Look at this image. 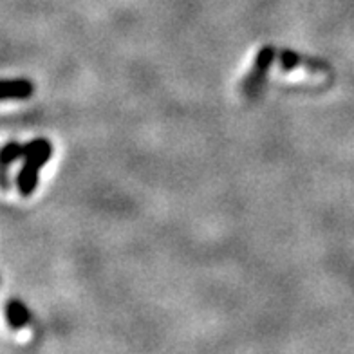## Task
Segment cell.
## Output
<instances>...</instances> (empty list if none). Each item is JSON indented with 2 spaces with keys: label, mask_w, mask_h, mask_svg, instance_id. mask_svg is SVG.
Instances as JSON below:
<instances>
[{
  "label": "cell",
  "mask_w": 354,
  "mask_h": 354,
  "mask_svg": "<svg viewBox=\"0 0 354 354\" xmlns=\"http://www.w3.org/2000/svg\"><path fill=\"white\" fill-rule=\"evenodd\" d=\"M53 158V145L46 138H37L24 145L22 167L17 174V190L22 197H31L38 187L40 170Z\"/></svg>",
  "instance_id": "cell-1"
},
{
  "label": "cell",
  "mask_w": 354,
  "mask_h": 354,
  "mask_svg": "<svg viewBox=\"0 0 354 354\" xmlns=\"http://www.w3.org/2000/svg\"><path fill=\"white\" fill-rule=\"evenodd\" d=\"M275 58V49L270 46L262 47L261 51L257 53L252 69H250V73H248L246 78H244L243 82L244 96H248V98H255L257 94L261 93L262 87H264L266 84V78H268V73H270Z\"/></svg>",
  "instance_id": "cell-2"
},
{
  "label": "cell",
  "mask_w": 354,
  "mask_h": 354,
  "mask_svg": "<svg viewBox=\"0 0 354 354\" xmlns=\"http://www.w3.org/2000/svg\"><path fill=\"white\" fill-rule=\"evenodd\" d=\"M33 84L26 78L17 80H2V100L10 102V100H28L33 96Z\"/></svg>",
  "instance_id": "cell-3"
},
{
  "label": "cell",
  "mask_w": 354,
  "mask_h": 354,
  "mask_svg": "<svg viewBox=\"0 0 354 354\" xmlns=\"http://www.w3.org/2000/svg\"><path fill=\"white\" fill-rule=\"evenodd\" d=\"M6 320H8V326L11 329L19 331L31 322V315H29V309L20 300H10L8 306H6Z\"/></svg>",
  "instance_id": "cell-4"
},
{
  "label": "cell",
  "mask_w": 354,
  "mask_h": 354,
  "mask_svg": "<svg viewBox=\"0 0 354 354\" xmlns=\"http://www.w3.org/2000/svg\"><path fill=\"white\" fill-rule=\"evenodd\" d=\"M22 156H24V145L15 143V141H11V143L6 145L4 149H2V158H0L4 172H8V170H10L11 163H15V161L22 159Z\"/></svg>",
  "instance_id": "cell-5"
},
{
  "label": "cell",
  "mask_w": 354,
  "mask_h": 354,
  "mask_svg": "<svg viewBox=\"0 0 354 354\" xmlns=\"http://www.w3.org/2000/svg\"><path fill=\"white\" fill-rule=\"evenodd\" d=\"M304 64H306V60L295 51H284L280 55V67L284 71L299 69V67H304Z\"/></svg>",
  "instance_id": "cell-6"
}]
</instances>
